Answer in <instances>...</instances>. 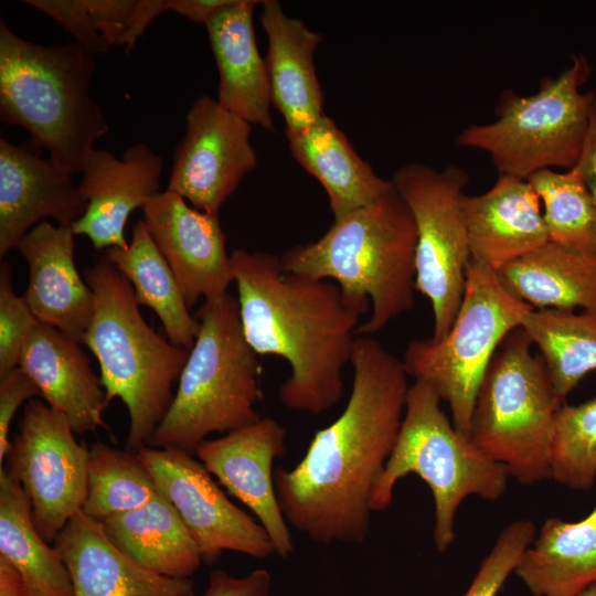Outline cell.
<instances>
[{
    "label": "cell",
    "instance_id": "cb8c5ba5",
    "mask_svg": "<svg viewBox=\"0 0 596 596\" xmlns=\"http://www.w3.org/2000/svg\"><path fill=\"white\" fill-rule=\"evenodd\" d=\"M260 2L234 0L204 25L219 71L217 102L251 125L274 130L269 78L253 23Z\"/></svg>",
    "mask_w": 596,
    "mask_h": 596
},
{
    "label": "cell",
    "instance_id": "e575fe53",
    "mask_svg": "<svg viewBox=\"0 0 596 596\" xmlns=\"http://www.w3.org/2000/svg\"><path fill=\"white\" fill-rule=\"evenodd\" d=\"M535 534V525L525 519L502 529L462 596H497Z\"/></svg>",
    "mask_w": 596,
    "mask_h": 596
},
{
    "label": "cell",
    "instance_id": "5bb4252c",
    "mask_svg": "<svg viewBox=\"0 0 596 596\" xmlns=\"http://www.w3.org/2000/svg\"><path fill=\"white\" fill-rule=\"evenodd\" d=\"M185 121V134L173 152L167 190L200 211L217 214L256 167L252 125L207 95L193 103Z\"/></svg>",
    "mask_w": 596,
    "mask_h": 596
},
{
    "label": "cell",
    "instance_id": "52a82bcc",
    "mask_svg": "<svg viewBox=\"0 0 596 596\" xmlns=\"http://www.w3.org/2000/svg\"><path fill=\"white\" fill-rule=\"evenodd\" d=\"M426 382L409 385L400 433L370 500L372 512L386 510L396 482L414 473L430 489L435 505L433 539L439 553L455 539L454 522L462 501L477 496L496 501L507 489L508 472L456 429Z\"/></svg>",
    "mask_w": 596,
    "mask_h": 596
},
{
    "label": "cell",
    "instance_id": "7c38bea8",
    "mask_svg": "<svg viewBox=\"0 0 596 596\" xmlns=\"http://www.w3.org/2000/svg\"><path fill=\"white\" fill-rule=\"evenodd\" d=\"M88 459L89 449L76 440L62 413L39 398L26 402L18 434L0 468L28 493L34 525L46 542H54L82 511Z\"/></svg>",
    "mask_w": 596,
    "mask_h": 596
},
{
    "label": "cell",
    "instance_id": "836d02e7",
    "mask_svg": "<svg viewBox=\"0 0 596 596\" xmlns=\"http://www.w3.org/2000/svg\"><path fill=\"white\" fill-rule=\"evenodd\" d=\"M552 478L574 490L596 481V397L557 411L551 458Z\"/></svg>",
    "mask_w": 596,
    "mask_h": 596
},
{
    "label": "cell",
    "instance_id": "8d00e7d4",
    "mask_svg": "<svg viewBox=\"0 0 596 596\" xmlns=\"http://www.w3.org/2000/svg\"><path fill=\"white\" fill-rule=\"evenodd\" d=\"M55 20L75 43L92 55L107 53L110 45L96 29L87 0H24Z\"/></svg>",
    "mask_w": 596,
    "mask_h": 596
},
{
    "label": "cell",
    "instance_id": "4fadbf2b",
    "mask_svg": "<svg viewBox=\"0 0 596 596\" xmlns=\"http://www.w3.org/2000/svg\"><path fill=\"white\" fill-rule=\"evenodd\" d=\"M137 454L159 493L178 512L204 562L213 563L223 551L254 558L275 554L263 525L227 499L193 455L150 446Z\"/></svg>",
    "mask_w": 596,
    "mask_h": 596
},
{
    "label": "cell",
    "instance_id": "f1b7e54d",
    "mask_svg": "<svg viewBox=\"0 0 596 596\" xmlns=\"http://www.w3.org/2000/svg\"><path fill=\"white\" fill-rule=\"evenodd\" d=\"M131 284L139 305L151 308L171 343L188 351L194 344L200 321L189 311L180 286L142 220L132 227L126 248L109 247L104 255Z\"/></svg>",
    "mask_w": 596,
    "mask_h": 596
},
{
    "label": "cell",
    "instance_id": "30bf717a",
    "mask_svg": "<svg viewBox=\"0 0 596 596\" xmlns=\"http://www.w3.org/2000/svg\"><path fill=\"white\" fill-rule=\"evenodd\" d=\"M530 309L503 288L494 270L470 259L464 297L448 333L439 341L407 344L402 361L408 375L437 392L461 434L469 437L476 395L497 349Z\"/></svg>",
    "mask_w": 596,
    "mask_h": 596
},
{
    "label": "cell",
    "instance_id": "ee69618b",
    "mask_svg": "<svg viewBox=\"0 0 596 596\" xmlns=\"http://www.w3.org/2000/svg\"><path fill=\"white\" fill-rule=\"evenodd\" d=\"M0 596H42L31 588L19 573L0 557Z\"/></svg>",
    "mask_w": 596,
    "mask_h": 596
},
{
    "label": "cell",
    "instance_id": "603a6c76",
    "mask_svg": "<svg viewBox=\"0 0 596 596\" xmlns=\"http://www.w3.org/2000/svg\"><path fill=\"white\" fill-rule=\"evenodd\" d=\"M259 20L267 35L265 58L272 103L281 114L285 134L299 131L323 116V94L315 66L322 36L285 13L276 0L260 2Z\"/></svg>",
    "mask_w": 596,
    "mask_h": 596
},
{
    "label": "cell",
    "instance_id": "44dd1931",
    "mask_svg": "<svg viewBox=\"0 0 596 596\" xmlns=\"http://www.w3.org/2000/svg\"><path fill=\"white\" fill-rule=\"evenodd\" d=\"M470 259L497 272L549 236L542 203L528 180L499 175L487 192L461 198Z\"/></svg>",
    "mask_w": 596,
    "mask_h": 596
},
{
    "label": "cell",
    "instance_id": "f35d334b",
    "mask_svg": "<svg viewBox=\"0 0 596 596\" xmlns=\"http://www.w3.org/2000/svg\"><path fill=\"white\" fill-rule=\"evenodd\" d=\"M94 24L110 45H121L138 0H87Z\"/></svg>",
    "mask_w": 596,
    "mask_h": 596
},
{
    "label": "cell",
    "instance_id": "d4e9b609",
    "mask_svg": "<svg viewBox=\"0 0 596 596\" xmlns=\"http://www.w3.org/2000/svg\"><path fill=\"white\" fill-rule=\"evenodd\" d=\"M286 138L295 160L326 190L333 221L370 204L393 185L355 152L327 115Z\"/></svg>",
    "mask_w": 596,
    "mask_h": 596
},
{
    "label": "cell",
    "instance_id": "7bdbcfd3",
    "mask_svg": "<svg viewBox=\"0 0 596 596\" xmlns=\"http://www.w3.org/2000/svg\"><path fill=\"white\" fill-rule=\"evenodd\" d=\"M596 205V103L593 108L588 132L577 164Z\"/></svg>",
    "mask_w": 596,
    "mask_h": 596
},
{
    "label": "cell",
    "instance_id": "d6a6232c",
    "mask_svg": "<svg viewBox=\"0 0 596 596\" xmlns=\"http://www.w3.org/2000/svg\"><path fill=\"white\" fill-rule=\"evenodd\" d=\"M528 181L541 200L549 241L596 255V205L579 170L545 169Z\"/></svg>",
    "mask_w": 596,
    "mask_h": 596
},
{
    "label": "cell",
    "instance_id": "ac0fdd59",
    "mask_svg": "<svg viewBox=\"0 0 596 596\" xmlns=\"http://www.w3.org/2000/svg\"><path fill=\"white\" fill-rule=\"evenodd\" d=\"M162 159L146 143L129 147L121 159L95 149L78 184L87 201L85 214L73 225L75 235H85L97 249L128 246L124 236L132 211L157 195Z\"/></svg>",
    "mask_w": 596,
    "mask_h": 596
},
{
    "label": "cell",
    "instance_id": "74e56055",
    "mask_svg": "<svg viewBox=\"0 0 596 596\" xmlns=\"http://www.w3.org/2000/svg\"><path fill=\"white\" fill-rule=\"evenodd\" d=\"M36 397H41L38 385L21 368L0 375V466L10 447V425L19 406Z\"/></svg>",
    "mask_w": 596,
    "mask_h": 596
},
{
    "label": "cell",
    "instance_id": "4dcf8cb0",
    "mask_svg": "<svg viewBox=\"0 0 596 596\" xmlns=\"http://www.w3.org/2000/svg\"><path fill=\"white\" fill-rule=\"evenodd\" d=\"M520 327L539 348L553 389L566 403L567 395L596 370V315L530 309Z\"/></svg>",
    "mask_w": 596,
    "mask_h": 596
},
{
    "label": "cell",
    "instance_id": "1f68e13d",
    "mask_svg": "<svg viewBox=\"0 0 596 596\" xmlns=\"http://www.w3.org/2000/svg\"><path fill=\"white\" fill-rule=\"evenodd\" d=\"M159 494L137 453L106 444L89 449L87 494L82 511L98 521L141 508Z\"/></svg>",
    "mask_w": 596,
    "mask_h": 596
},
{
    "label": "cell",
    "instance_id": "ab89813d",
    "mask_svg": "<svg viewBox=\"0 0 596 596\" xmlns=\"http://www.w3.org/2000/svg\"><path fill=\"white\" fill-rule=\"evenodd\" d=\"M272 575L258 568L243 577H234L223 570H214L203 596H270Z\"/></svg>",
    "mask_w": 596,
    "mask_h": 596
},
{
    "label": "cell",
    "instance_id": "8fae6325",
    "mask_svg": "<svg viewBox=\"0 0 596 596\" xmlns=\"http://www.w3.org/2000/svg\"><path fill=\"white\" fill-rule=\"evenodd\" d=\"M416 225V291L425 296L434 317L433 341L451 328L466 286L470 251L461 211L469 174L457 166L436 170L412 162L391 179Z\"/></svg>",
    "mask_w": 596,
    "mask_h": 596
},
{
    "label": "cell",
    "instance_id": "83f0119b",
    "mask_svg": "<svg viewBox=\"0 0 596 596\" xmlns=\"http://www.w3.org/2000/svg\"><path fill=\"white\" fill-rule=\"evenodd\" d=\"M102 523L123 553L159 575L189 578L203 562L178 512L160 493L146 505Z\"/></svg>",
    "mask_w": 596,
    "mask_h": 596
},
{
    "label": "cell",
    "instance_id": "7a4b0ae2",
    "mask_svg": "<svg viewBox=\"0 0 596 596\" xmlns=\"http://www.w3.org/2000/svg\"><path fill=\"white\" fill-rule=\"evenodd\" d=\"M230 257L247 342L289 364L279 387L284 406L317 415L337 405L364 315L337 284L285 272L274 254L241 248Z\"/></svg>",
    "mask_w": 596,
    "mask_h": 596
},
{
    "label": "cell",
    "instance_id": "60d3db41",
    "mask_svg": "<svg viewBox=\"0 0 596 596\" xmlns=\"http://www.w3.org/2000/svg\"><path fill=\"white\" fill-rule=\"evenodd\" d=\"M168 10V0H138L121 46L129 53L155 18Z\"/></svg>",
    "mask_w": 596,
    "mask_h": 596
},
{
    "label": "cell",
    "instance_id": "484cf974",
    "mask_svg": "<svg viewBox=\"0 0 596 596\" xmlns=\"http://www.w3.org/2000/svg\"><path fill=\"white\" fill-rule=\"evenodd\" d=\"M513 573L533 596H577L596 582V504L576 522L546 519Z\"/></svg>",
    "mask_w": 596,
    "mask_h": 596
},
{
    "label": "cell",
    "instance_id": "f546056e",
    "mask_svg": "<svg viewBox=\"0 0 596 596\" xmlns=\"http://www.w3.org/2000/svg\"><path fill=\"white\" fill-rule=\"evenodd\" d=\"M0 557L40 595L74 596L58 551L34 525L28 493L4 468H0Z\"/></svg>",
    "mask_w": 596,
    "mask_h": 596
},
{
    "label": "cell",
    "instance_id": "2e32d148",
    "mask_svg": "<svg viewBox=\"0 0 596 596\" xmlns=\"http://www.w3.org/2000/svg\"><path fill=\"white\" fill-rule=\"evenodd\" d=\"M141 219L169 264L189 308L225 296L233 278L217 214L190 206L179 194L159 192Z\"/></svg>",
    "mask_w": 596,
    "mask_h": 596
},
{
    "label": "cell",
    "instance_id": "b9f144b4",
    "mask_svg": "<svg viewBox=\"0 0 596 596\" xmlns=\"http://www.w3.org/2000/svg\"><path fill=\"white\" fill-rule=\"evenodd\" d=\"M234 0H168V10L194 23L205 24L215 13Z\"/></svg>",
    "mask_w": 596,
    "mask_h": 596
},
{
    "label": "cell",
    "instance_id": "277c9868",
    "mask_svg": "<svg viewBox=\"0 0 596 596\" xmlns=\"http://www.w3.org/2000/svg\"><path fill=\"white\" fill-rule=\"evenodd\" d=\"M94 72V55L75 42L35 44L0 22V119L24 128L72 174L109 131L89 93Z\"/></svg>",
    "mask_w": 596,
    "mask_h": 596
},
{
    "label": "cell",
    "instance_id": "5b68a950",
    "mask_svg": "<svg viewBox=\"0 0 596 596\" xmlns=\"http://www.w3.org/2000/svg\"><path fill=\"white\" fill-rule=\"evenodd\" d=\"M84 277L94 295V313L82 344L98 361L107 401L118 397L126 405V449L137 453L149 445L168 412L190 351L147 323L131 284L105 256Z\"/></svg>",
    "mask_w": 596,
    "mask_h": 596
},
{
    "label": "cell",
    "instance_id": "9a60e30c",
    "mask_svg": "<svg viewBox=\"0 0 596 596\" xmlns=\"http://www.w3.org/2000/svg\"><path fill=\"white\" fill-rule=\"evenodd\" d=\"M286 436L277 421L260 417L223 437L205 439L194 454L230 494L255 513L281 557L292 554L294 541L277 500L273 465L286 453Z\"/></svg>",
    "mask_w": 596,
    "mask_h": 596
},
{
    "label": "cell",
    "instance_id": "f6af8a7d",
    "mask_svg": "<svg viewBox=\"0 0 596 596\" xmlns=\"http://www.w3.org/2000/svg\"><path fill=\"white\" fill-rule=\"evenodd\" d=\"M577 596H596V582H594L592 585H589L586 589H584Z\"/></svg>",
    "mask_w": 596,
    "mask_h": 596
},
{
    "label": "cell",
    "instance_id": "8992f818",
    "mask_svg": "<svg viewBox=\"0 0 596 596\" xmlns=\"http://www.w3.org/2000/svg\"><path fill=\"white\" fill-rule=\"evenodd\" d=\"M200 330L179 377L173 401L148 446L191 455L212 433L257 422L262 397L258 354L246 340L237 298L204 301Z\"/></svg>",
    "mask_w": 596,
    "mask_h": 596
},
{
    "label": "cell",
    "instance_id": "4316f807",
    "mask_svg": "<svg viewBox=\"0 0 596 596\" xmlns=\"http://www.w3.org/2000/svg\"><path fill=\"white\" fill-rule=\"evenodd\" d=\"M496 273L512 297L533 309L596 315V255L549 241Z\"/></svg>",
    "mask_w": 596,
    "mask_h": 596
},
{
    "label": "cell",
    "instance_id": "ba28073f",
    "mask_svg": "<svg viewBox=\"0 0 596 596\" xmlns=\"http://www.w3.org/2000/svg\"><path fill=\"white\" fill-rule=\"evenodd\" d=\"M518 327L497 349L476 395L469 438L522 485L552 478L557 411L565 404L540 353Z\"/></svg>",
    "mask_w": 596,
    "mask_h": 596
},
{
    "label": "cell",
    "instance_id": "e0dca14e",
    "mask_svg": "<svg viewBox=\"0 0 596 596\" xmlns=\"http://www.w3.org/2000/svg\"><path fill=\"white\" fill-rule=\"evenodd\" d=\"M87 201L72 173L31 149L0 138V256L38 223L51 217L72 226L86 212Z\"/></svg>",
    "mask_w": 596,
    "mask_h": 596
},
{
    "label": "cell",
    "instance_id": "7402d4cb",
    "mask_svg": "<svg viewBox=\"0 0 596 596\" xmlns=\"http://www.w3.org/2000/svg\"><path fill=\"white\" fill-rule=\"evenodd\" d=\"M79 344L39 322L22 349L18 366L34 381L41 397L67 418L75 434L82 435L107 427L103 414L109 402L100 376Z\"/></svg>",
    "mask_w": 596,
    "mask_h": 596
},
{
    "label": "cell",
    "instance_id": "d590c367",
    "mask_svg": "<svg viewBox=\"0 0 596 596\" xmlns=\"http://www.w3.org/2000/svg\"><path fill=\"white\" fill-rule=\"evenodd\" d=\"M24 296L13 289L12 270L7 262L0 266V375L19 365L22 349L39 324Z\"/></svg>",
    "mask_w": 596,
    "mask_h": 596
},
{
    "label": "cell",
    "instance_id": "d6986e66",
    "mask_svg": "<svg viewBox=\"0 0 596 596\" xmlns=\"http://www.w3.org/2000/svg\"><path fill=\"white\" fill-rule=\"evenodd\" d=\"M72 226L41 222L15 248L29 266L25 299L38 320L82 344L94 313V295L77 272Z\"/></svg>",
    "mask_w": 596,
    "mask_h": 596
},
{
    "label": "cell",
    "instance_id": "9c48e42d",
    "mask_svg": "<svg viewBox=\"0 0 596 596\" xmlns=\"http://www.w3.org/2000/svg\"><path fill=\"white\" fill-rule=\"evenodd\" d=\"M589 75L587 58L578 55L557 77L543 78L531 95L503 91L494 109L497 119L466 127L457 145L487 152L499 175L528 180L545 169H573L596 103L593 91H581Z\"/></svg>",
    "mask_w": 596,
    "mask_h": 596
},
{
    "label": "cell",
    "instance_id": "6da1fadb",
    "mask_svg": "<svg viewBox=\"0 0 596 596\" xmlns=\"http://www.w3.org/2000/svg\"><path fill=\"white\" fill-rule=\"evenodd\" d=\"M350 364L343 412L316 433L296 466L274 470L287 523L320 544L366 540L371 496L396 443L409 389L403 361L370 336L356 337Z\"/></svg>",
    "mask_w": 596,
    "mask_h": 596
},
{
    "label": "cell",
    "instance_id": "3957f363",
    "mask_svg": "<svg viewBox=\"0 0 596 596\" xmlns=\"http://www.w3.org/2000/svg\"><path fill=\"white\" fill-rule=\"evenodd\" d=\"M416 244L414 217L392 185L370 204L333 221L319 240L285 251L280 260L285 272L337 284L362 315L371 306L370 317L358 329L371 336L414 306Z\"/></svg>",
    "mask_w": 596,
    "mask_h": 596
},
{
    "label": "cell",
    "instance_id": "ffe728a7",
    "mask_svg": "<svg viewBox=\"0 0 596 596\" xmlns=\"http://www.w3.org/2000/svg\"><path fill=\"white\" fill-rule=\"evenodd\" d=\"M54 546L71 577L74 596H195L189 578L153 573L129 558L107 536L103 523L76 513Z\"/></svg>",
    "mask_w": 596,
    "mask_h": 596
}]
</instances>
